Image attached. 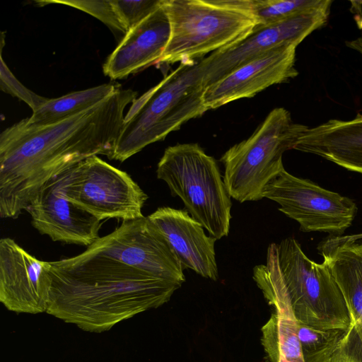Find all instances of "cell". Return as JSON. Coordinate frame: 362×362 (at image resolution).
<instances>
[{
	"mask_svg": "<svg viewBox=\"0 0 362 362\" xmlns=\"http://www.w3.org/2000/svg\"><path fill=\"white\" fill-rule=\"evenodd\" d=\"M346 46L362 55V35L352 40L345 42Z\"/></svg>",
	"mask_w": 362,
	"mask_h": 362,
	"instance_id": "cell-27",
	"label": "cell"
},
{
	"mask_svg": "<svg viewBox=\"0 0 362 362\" xmlns=\"http://www.w3.org/2000/svg\"><path fill=\"white\" fill-rule=\"evenodd\" d=\"M118 15L127 31L137 25L162 4V0H114Z\"/></svg>",
	"mask_w": 362,
	"mask_h": 362,
	"instance_id": "cell-25",
	"label": "cell"
},
{
	"mask_svg": "<svg viewBox=\"0 0 362 362\" xmlns=\"http://www.w3.org/2000/svg\"><path fill=\"white\" fill-rule=\"evenodd\" d=\"M50 264L46 313L88 332L160 307L182 286L87 250Z\"/></svg>",
	"mask_w": 362,
	"mask_h": 362,
	"instance_id": "cell-2",
	"label": "cell"
},
{
	"mask_svg": "<svg viewBox=\"0 0 362 362\" xmlns=\"http://www.w3.org/2000/svg\"><path fill=\"white\" fill-rule=\"evenodd\" d=\"M356 238L333 235L321 242L317 247L343 296L351 325L362 312V243H356Z\"/></svg>",
	"mask_w": 362,
	"mask_h": 362,
	"instance_id": "cell-19",
	"label": "cell"
},
{
	"mask_svg": "<svg viewBox=\"0 0 362 362\" xmlns=\"http://www.w3.org/2000/svg\"><path fill=\"white\" fill-rule=\"evenodd\" d=\"M325 0H252L257 26L265 27L287 20L324 3Z\"/></svg>",
	"mask_w": 362,
	"mask_h": 362,
	"instance_id": "cell-22",
	"label": "cell"
},
{
	"mask_svg": "<svg viewBox=\"0 0 362 362\" xmlns=\"http://www.w3.org/2000/svg\"><path fill=\"white\" fill-rule=\"evenodd\" d=\"M287 296L298 322L320 329H348L351 320L343 296L324 262L311 260L292 237L271 243L266 263L253 268Z\"/></svg>",
	"mask_w": 362,
	"mask_h": 362,
	"instance_id": "cell-3",
	"label": "cell"
},
{
	"mask_svg": "<svg viewBox=\"0 0 362 362\" xmlns=\"http://www.w3.org/2000/svg\"><path fill=\"white\" fill-rule=\"evenodd\" d=\"M170 35L157 64H190L228 47L257 26L252 0H162Z\"/></svg>",
	"mask_w": 362,
	"mask_h": 362,
	"instance_id": "cell-5",
	"label": "cell"
},
{
	"mask_svg": "<svg viewBox=\"0 0 362 362\" xmlns=\"http://www.w3.org/2000/svg\"><path fill=\"white\" fill-rule=\"evenodd\" d=\"M296 47L288 45L268 52L207 86L203 94L206 108L216 109L238 99L253 97L272 85L296 77Z\"/></svg>",
	"mask_w": 362,
	"mask_h": 362,
	"instance_id": "cell-13",
	"label": "cell"
},
{
	"mask_svg": "<svg viewBox=\"0 0 362 362\" xmlns=\"http://www.w3.org/2000/svg\"><path fill=\"white\" fill-rule=\"evenodd\" d=\"M4 33H1L0 45V87L2 91L16 97L25 103L33 111L48 98L40 96L23 85L11 71L2 56L4 46Z\"/></svg>",
	"mask_w": 362,
	"mask_h": 362,
	"instance_id": "cell-24",
	"label": "cell"
},
{
	"mask_svg": "<svg viewBox=\"0 0 362 362\" xmlns=\"http://www.w3.org/2000/svg\"><path fill=\"white\" fill-rule=\"evenodd\" d=\"M293 149L362 174V114L349 120L331 119L314 127H308Z\"/></svg>",
	"mask_w": 362,
	"mask_h": 362,
	"instance_id": "cell-17",
	"label": "cell"
},
{
	"mask_svg": "<svg viewBox=\"0 0 362 362\" xmlns=\"http://www.w3.org/2000/svg\"><path fill=\"white\" fill-rule=\"evenodd\" d=\"M304 362H329L338 350L346 329H320L298 322Z\"/></svg>",
	"mask_w": 362,
	"mask_h": 362,
	"instance_id": "cell-21",
	"label": "cell"
},
{
	"mask_svg": "<svg viewBox=\"0 0 362 362\" xmlns=\"http://www.w3.org/2000/svg\"><path fill=\"white\" fill-rule=\"evenodd\" d=\"M262 196L278 203L279 210L297 221L303 232L342 235L358 210L350 198L296 177L285 169L267 184Z\"/></svg>",
	"mask_w": 362,
	"mask_h": 362,
	"instance_id": "cell-9",
	"label": "cell"
},
{
	"mask_svg": "<svg viewBox=\"0 0 362 362\" xmlns=\"http://www.w3.org/2000/svg\"><path fill=\"white\" fill-rule=\"evenodd\" d=\"M170 25L161 6L129 30L103 64V73L122 79L157 64L168 42Z\"/></svg>",
	"mask_w": 362,
	"mask_h": 362,
	"instance_id": "cell-16",
	"label": "cell"
},
{
	"mask_svg": "<svg viewBox=\"0 0 362 362\" xmlns=\"http://www.w3.org/2000/svg\"><path fill=\"white\" fill-rule=\"evenodd\" d=\"M156 175L211 236L219 240L228 235L231 197L217 161L198 144L168 147L158 163Z\"/></svg>",
	"mask_w": 362,
	"mask_h": 362,
	"instance_id": "cell-6",
	"label": "cell"
},
{
	"mask_svg": "<svg viewBox=\"0 0 362 362\" xmlns=\"http://www.w3.org/2000/svg\"><path fill=\"white\" fill-rule=\"evenodd\" d=\"M86 250L109 257L155 277L180 284L185 281L183 266L146 216L122 221Z\"/></svg>",
	"mask_w": 362,
	"mask_h": 362,
	"instance_id": "cell-11",
	"label": "cell"
},
{
	"mask_svg": "<svg viewBox=\"0 0 362 362\" xmlns=\"http://www.w3.org/2000/svg\"><path fill=\"white\" fill-rule=\"evenodd\" d=\"M59 185L66 199L100 221L144 216L142 208L148 195L128 173L98 156L59 175Z\"/></svg>",
	"mask_w": 362,
	"mask_h": 362,
	"instance_id": "cell-8",
	"label": "cell"
},
{
	"mask_svg": "<svg viewBox=\"0 0 362 362\" xmlns=\"http://www.w3.org/2000/svg\"><path fill=\"white\" fill-rule=\"evenodd\" d=\"M335 354L353 362H362V312L346 330Z\"/></svg>",
	"mask_w": 362,
	"mask_h": 362,
	"instance_id": "cell-26",
	"label": "cell"
},
{
	"mask_svg": "<svg viewBox=\"0 0 362 362\" xmlns=\"http://www.w3.org/2000/svg\"><path fill=\"white\" fill-rule=\"evenodd\" d=\"M252 278L273 311L261 329L267 362H304L298 320L287 296L272 284Z\"/></svg>",
	"mask_w": 362,
	"mask_h": 362,
	"instance_id": "cell-18",
	"label": "cell"
},
{
	"mask_svg": "<svg viewBox=\"0 0 362 362\" xmlns=\"http://www.w3.org/2000/svg\"><path fill=\"white\" fill-rule=\"evenodd\" d=\"M307 127L295 123L285 108L276 107L250 137L228 149L220 160L230 197L240 203L262 199L267 184L285 169L283 153L293 149Z\"/></svg>",
	"mask_w": 362,
	"mask_h": 362,
	"instance_id": "cell-7",
	"label": "cell"
},
{
	"mask_svg": "<svg viewBox=\"0 0 362 362\" xmlns=\"http://www.w3.org/2000/svg\"><path fill=\"white\" fill-rule=\"evenodd\" d=\"M137 93L119 86L94 106L57 122L26 119L0 134V216L17 218L49 180L93 156L110 158L125 108Z\"/></svg>",
	"mask_w": 362,
	"mask_h": 362,
	"instance_id": "cell-1",
	"label": "cell"
},
{
	"mask_svg": "<svg viewBox=\"0 0 362 362\" xmlns=\"http://www.w3.org/2000/svg\"><path fill=\"white\" fill-rule=\"evenodd\" d=\"M332 0L287 20L255 28L240 41L212 52L199 62L204 88L238 66L268 52L288 45L298 46L329 21Z\"/></svg>",
	"mask_w": 362,
	"mask_h": 362,
	"instance_id": "cell-10",
	"label": "cell"
},
{
	"mask_svg": "<svg viewBox=\"0 0 362 362\" xmlns=\"http://www.w3.org/2000/svg\"><path fill=\"white\" fill-rule=\"evenodd\" d=\"M37 5L43 6L49 4H59L65 6L76 8L84 11L95 18H98L110 29L114 31L119 32L124 36L127 31L123 25L117 11L116 9L114 0L102 1H75V0H47L37 1Z\"/></svg>",
	"mask_w": 362,
	"mask_h": 362,
	"instance_id": "cell-23",
	"label": "cell"
},
{
	"mask_svg": "<svg viewBox=\"0 0 362 362\" xmlns=\"http://www.w3.org/2000/svg\"><path fill=\"white\" fill-rule=\"evenodd\" d=\"M329 362H353V361L346 359V358L334 354Z\"/></svg>",
	"mask_w": 362,
	"mask_h": 362,
	"instance_id": "cell-28",
	"label": "cell"
},
{
	"mask_svg": "<svg viewBox=\"0 0 362 362\" xmlns=\"http://www.w3.org/2000/svg\"><path fill=\"white\" fill-rule=\"evenodd\" d=\"M50 262L37 259L10 238L0 240V301L16 313H46Z\"/></svg>",
	"mask_w": 362,
	"mask_h": 362,
	"instance_id": "cell-12",
	"label": "cell"
},
{
	"mask_svg": "<svg viewBox=\"0 0 362 362\" xmlns=\"http://www.w3.org/2000/svg\"><path fill=\"white\" fill-rule=\"evenodd\" d=\"M146 217L165 238L183 267L204 278L218 279L214 249L217 240L206 235L203 226L186 209L162 206Z\"/></svg>",
	"mask_w": 362,
	"mask_h": 362,
	"instance_id": "cell-15",
	"label": "cell"
},
{
	"mask_svg": "<svg viewBox=\"0 0 362 362\" xmlns=\"http://www.w3.org/2000/svg\"><path fill=\"white\" fill-rule=\"evenodd\" d=\"M25 211L31 216L32 226L53 241L88 247L100 238L101 221L63 196L59 176L38 190Z\"/></svg>",
	"mask_w": 362,
	"mask_h": 362,
	"instance_id": "cell-14",
	"label": "cell"
},
{
	"mask_svg": "<svg viewBox=\"0 0 362 362\" xmlns=\"http://www.w3.org/2000/svg\"><path fill=\"white\" fill-rule=\"evenodd\" d=\"M119 84L105 83L49 99L26 118L28 123L41 126L53 124L81 112L110 96Z\"/></svg>",
	"mask_w": 362,
	"mask_h": 362,
	"instance_id": "cell-20",
	"label": "cell"
},
{
	"mask_svg": "<svg viewBox=\"0 0 362 362\" xmlns=\"http://www.w3.org/2000/svg\"><path fill=\"white\" fill-rule=\"evenodd\" d=\"M204 89L199 62L180 64L132 101L110 159L123 162L188 120L201 117L208 110Z\"/></svg>",
	"mask_w": 362,
	"mask_h": 362,
	"instance_id": "cell-4",
	"label": "cell"
}]
</instances>
